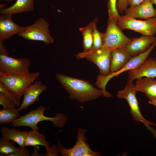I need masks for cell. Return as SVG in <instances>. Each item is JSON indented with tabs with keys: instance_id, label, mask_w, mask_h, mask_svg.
Masks as SVG:
<instances>
[{
	"instance_id": "obj_1",
	"label": "cell",
	"mask_w": 156,
	"mask_h": 156,
	"mask_svg": "<svg viewBox=\"0 0 156 156\" xmlns=\"http://www.w3.org/2000/svg\"><path fill=\"white\" fill-rule=\"evenodd\" d=\"M55 77L69 94V97L83 103L97 99L103 94L101 89H97L89 82L57 73Z\"/></svg>"
},
{
	"instance_id": "obj_2",
	"label": "cell",
	"mask_w": 156,
	"mask_h": 156,
	"mask_svg": "<svg viewBox=\"0 0 156 156\" xmlns=\"http://www.w3.org/2000/svg\"><path fill=\"white\" fill-rule=\"evenodd\" d=\"M47 108L40 106L36 109L30 110L26 114L20 116L12 123L11 126L14 127L27 126L32 129H39L37 125L40 122L49 121L52 122L54 127L56 128L63 127L66 125L68 118L64 114L56 113L53 117H51L44 115V111Z\"/></svg>"
},
{
	"instance_id": "obj_3",
	"label": "cell",
	"mask_w": 156,
	"mask_h": 156,
	"mask_svg": "<svg viewBox=\"0 0 156 156\" xmlns=\"http://www.w3.org/2000/svg\"><path fill=\"white\" fill-rule=\"evenodd\" d=\"M39 72L23 75L0 76L2 83L15 95L20 103L21 98L27 88L38 77Z\"/></svg>"
},
{
	"instance_id": "obj_4",
	"label": "cell",
	"mask_w": 156,
	"mask_h": 156,
	"mask_svg": "<svg viewBox=\"0 0 156 156\" xmlns=\"http://www.w3.org/2000/svg\"><path fill=\"white\" fill-rule=\"evenodd\" d=\"M117 24L122 30L130 29L142 35L154 36L156 34V17L142 21L124 15L120 16Z\"/></svg>"
},
{
	"instance_id": "obj_5",
	"label": "cell",
	"mask_w": 156,
	"mask_h": 156,
	"mask_svg": "<svg viewBox=\"0 0 156 156\" xmlns=\"http://www.w3.org/2000/svg\"><path fill=\"white\" fill-rule=\"evenodd\" d=\"M111 50L103 46L99 49L78 53V59L85 58L94 63L99 68L100 75L107 76L110 73Z\"/></svg>"
},
{
	"instance_id": "obj_6",
	"label": "cell",
	"mask_w": 156,
	"mask_h": 156,
	"mask_svg": "<svg viewBox=\"0 0 156 156\" xmlns=\"http://www.w3.org/2000/svg\"><path fill=\"white\" fill-rule=\"evenodd\" d=\"M30 64V60L26 58H16L0 54V76L28 73Z\"/></svg>"
},
{
	"instance_id": "obj_7",
	"label": "cell",
	"mask_w": 156,
	"mask_h": 156,
	"mask_svg": "<svg viewBox=\"0 0 156 156\" xmlns=\"http://www.w3.org/2000/svg\"><path fill=\"white\" fill-rule=\"evenodd\" d=\"M49 26L48 22L40 17L31 25L27 26L26 29L18 35L26 40L41 41L49 44L54 42V39L50 35Z\"/></svg>"
},
{
	"instance_id": "obj_8",
	"label": "cell",
	"mask_w": 156,
	"mask_h": 156,
	"mask_svg": "<svg viewBox=\"0 0 156 156\" xmlns=\"http://www.w3.org/2000/svg\"><path fill=\"white\" fill-rule=\"evenodd\" d=\"M86 129H79L77 132V140L75 145L72 148H64L59 141L57 146L58 152L62 156H99V153L92 150L86 142Z\"/></svg>"
},
{
	"instance_id": "obj_9",
	"label": "cell",
	"mask_w": 156,
	"mask_h": 156,
	"mask_svg": "<svg viewBox=\"0 0 156 156\" xmlns=\"http://www.w3.org/2000/svg\"><path fill=\"white\" fill-rule=\"evenodd\" d=\"M137 92L133 81H129L127 82L124 89L118 92L117 96L119 99H124L127 101L130 108L132 117L135 121L143 123L145 126L147 125L156 126V124L146 119L141 114L136 96Z\"/></svg>"
},
{
	"instance_id": "obj_10",
	"label": "cell",
	"mask_w": 156,
	"mask_h": 156,
	"mask_svg": "<svg viewBox=\"0 0 156 156\" xmlns=\"http://www.w3.org/2000/svg\"><path fill=\"white\" fill-rule=\"evenodd\" d=\"M117 22L108 18L106 30L104 33V46L111 50L119 48H125L131 39L124 34Z\"/></svg>"
},
{
	"instance_id": "obj_11",
	"label": "cell",
	"mask_w": 156,
	"mask_h": 156,
	"mask_svg": "<svg viewBox=\"0 0 156 156\" xmlns=\"http://www.w3.org/2000/svg\"><path fill=\"white\" fill-rule=\"evenodd\" d=\"M156 45V42L153 43L145 52L138 55L132 57L129 61L120 70L113 73L109 74L106 76L99 75L96 82L98 88L102 90L103 93H107L105 90L106 85L108 81L112 78L118 76L121 73L130 70L135 69L138 68L141 64L147 58L151 51Z\"/></svg>"
},
{
	"instance_id": "obj_12",
	"label": "cell",
	"mask_w": 156,
	"mask_h": 156,
	"mask_svg": "<svg viewBox=\"0 0 156 156\" xmlns=\"http://www.w3.org/2000/svg\"><path fill=\"white\" fill-rule=\"evenodd\" d=\"M13 14H1L0 16V41L8 40L14 35L25 30L27 26L21 27L12 20Z\"/></svg>"
},
{
	"instance_id": "obj_13",
	"label": "cell",
	"mask_w": 156,
	"mask_h": 156,
	"mask_svg": "<svg viewBox=\"0 0 156 156\" xmlns=\"http://www.w3.org/2000/svg\"><path fill=\"white\" fill-rule=\"evenodd\" d=\"M47 89L46 85L40 81H37L30 85L23 93L22 103L18 108L19 111L27 109L30 105L38 101L40 95Z\"/></svg>"
},
{
	"instance_id": "obj_14",
	"label": "cell",
	"mask_w": 156,
	"mask_h": 156,
	"mask_svg": "<svg viewBox=\"0 0 156 156\" xmlns=\"http://www.w3.org/2000/svg\"><path fill=\"white\" fill-rule=\"evenodd\" d=\"M150 0H144L140 5L130 6L125 11L124 15L134 18L145 20L156 17V8Z\"/></svg>"
},
{
	"instance_id": "obj_15",
	"label": "cell",
	"mask_w": 156,
	"mask_h": 156,
	"mask_svg": "<svg viewBox=\"0 0 156 156\" xmlns=\"http://www.w3.org/2000/svg\"><path fill=\"white\" fill-rule=\"evenodd\" d=\"M127 82L143 77H156V60L152 57L147 58L137 68L128 71Z\"/></svg>"
},
{
	"instance_id": "obj_16",
	"label": "cell",
	"mask_w": 156,
	"mask_h": 156,
	"mask_svg": "<svg viewBox=\"0 0 156 156\" xmlns=\"http://www.w3.org/2000/svg\"><path fill=\"white\" fill-rule=\"evenodd\" d=\"M156 42V37L142 35L138 38H132L126 45L125 49L132 57L146 51L150 46Z\"/></svg>"
},
{
	"instance_id": "obj_17",
	"label": "cell",
	"mask_w": 156,
	"mask_h": 156,
	"mask_svg": "<svg viewBox=\"0 0 156 156\" xmlns=\"http://www.w3.org/2000/svg\"><path fill=\"white\" fill-rule=\"evenodd\" d=\"M110 73L118 72L129 61L132 56L124 48H119L111 50Z\"/></svg>"
},
{
	"instance_id": "obj_18",
	"label": "cell",
	"mask_w": 156,
	"mask_h": 156,
	"mask_svg": "<svg viewBox=\"0 0 156 156\" xmlns=\"http://www.w3.org/2000/svg\"><path fill=\"white\" fill-rule=\"evenodd\" d=\"M135 86L137 92L144 93L148 100L156 99V79L145 77L137 79Z\"/></svg>"
},
{
	"instance_id": "obj_19",
	"label": "cell",
	"mask_w": 156,
	"mask_h": 156,
	"mask_svg": "<svg viewBox=\"0 0 156 156\" xmlns=\"http://www.w3.org/2000/svg\"><path fill=\"white\" fill-rule=\"evenodd\" d=\"M0 131L3 138L16 143L20 147H25V143L28 133L27 131H22L18 129L9 128L6 126L1 127Z\"/></svg>"
},
{
	"instance_id": "obj_20",
	"label": "cell",
	"mask_w": 156,
	"mask_h": 156,
	"mask_svg": "<svg viewBox=\"0 0 156 156\" xmlns=\"http://www.w3.org/2000/svg\"><path fill=\"white\" fill-rule=\"evenodd\" d=\"M34 0H17L10 7L0 10V14H17L33 11Z\"/></svg>"
},
{
	"instance_id": "obj_21",
	"label": "cell",
	"mask_w": 156,
	"mask_h": 156,
	"mask_svg": "<svg viewBox=\"0 0 156 156\" xmlns=\"http://www.w3.org/2000/svg\"><path fill=\"white\" fill-rule=\"evenodd\" d=\"M99 18L96 17L87 26L80 28L79 30L83 38V44L84 52H87L92 49L93 43V31Z\"/></svg>"
},
{
	"instance_id": "obj_22",
	"label": "cell",
	"mask_w": 156,
	"mask_h": 156,
	"mask_svg": "<svg viewBox=\"0 0 156 156\" xmlns=\"http://www.w3.org/2000/svg\"><path fill=\"white\" fill-rule=\"evenodd\" d=\"M38 130L31 129L28 132L25 143V146L41 145L44 146L46 149L49 147V143L44 135L39 132Z\"/></svg>"
},
{
	"instance_id": "obj_23",
	"label": "cell",
	"mask_w": 156,
	"mask_h": 156,
	"mask_svg": "<svg viewBox=\"0 0 156 156\" xmlns=\"http://www.w3.org/2000/svg\"><path fill=\"white\" fill-rule=\"evenodd\" d=\"M18 108H4L0 110V124L12 122L20 116Z\"/></svg>"
},
{
	"instance_id": "obj_24",
	"label": "cell",
	"mask_w": 156,
	"mask_h": 156,
	"mask_svg": "<svg viewBox=\"0 0 156 156\" xmlns=\"http://www.w3.org/2000/svg\"><path fill=\"white\" fill-rule=\"evenodd\" d=\"M14 142L3 138L0 139V156H8L15 152L18 149L15 145Z\"/></svg>"
},
{
	"instance_id": "obj_25",
	"label": "cell",
	"mask_w": 156,
	"mask_h": 156,
	"mask_svg": "<svg viewBox=\"0 0 156 156\" xmlns=\"http://www.w3.org/2000/svg\"><path fill=\"white\" fill-rule=\"evenodd\" d=\"M117 0H108L107 3L108 18L117 22L120 16L117 8Z\"/></svg>"
},
{
	"instance_id": "obj_26",
	"label": "cell",
	"mask_w": 156,
	"mask_h": 156,
	"mask_svg": "<svg viewBox=\"0 0 156 156\" xmlns=\"http://www.w3.org/2000/svg\"><path fill=\"white\" fill-rule=\"evenodd\" d=\"M103 36L104 33L99 32L96 26H95L93 31V43L91 50L96 49L104 46Z\"/></svg>"
},
{
	"instance_id": "obj_27",
	"label": "cell",
	"mask_w": 156,
	"mask_h": 156,
	"mask_svg": "<svg viewBox=\"0 0 156 156\" xmlns=\"http://www.w3.org/2000/svg\"><path fill=\"white\" fill-rule=\"evenodd\" d=\"M0 92L8 98L18 108L20 105L19 103L14 94L2 83L0 81Z\"/></svg>"
},
{
	"instance_id": "obj_28",
	"label": "cell",
	"mask_w": 156,
	"mask_h": 156,
	"mask_svg": "<svg viewBox=\"0 0 156 156\" xmlns=\"http://www.w3.org/2000/svg\"><path fill=\"white\" fill-rule=\"evenodd\" d=\"M0 105L3 108H15L16 105L7 96L0 92Z\"/></svg>"
},
{
	"instance_id": "obj_29",
	"label": "cell",
	"mask_w": 156,
	"mask_h": 156,
	"mask_svg": "<svg viewBox=\"0 0 156 156\" xmlns=\"http://www.w3.org/2000/svg\"><path fill=\"white\" fill-rule=\"evenodd\" d=\"M30 151L28 149L24 148H18L14 152L9 155L8 156H29Z\"/></svg>"
},
{
	"instance_id": "obj_30",
	"label": "cell",
	"mask_w": 156,
	"mask_h": 156,
	"mask_svg": "<svg viewBox=\"0 0 156 156\" xmlns=\"http://www.w3.org/2000/svg\"><path fill=\"white\" fill-rule=\"evenodd\" d=\"M128 4L127 0H118L117 8L118 12L122 14L127 8Z\"/></svg>"
},
{
	"instance_id": "obj_31",
	"label": "cell",
	"mask_w": 156,
	"mask_h": 156,
	"mask_svg": "<svg viewBox=\"0 0 156 156\" xmlns=\"http://www.w3.org/2000/svg\"><path fill=\"white\" fill-rule=\"evenodd\" d=\"M46 150L47 151V154L44 156H58V152L57 146L56 145H52Z\"/></svg>"
},
{
	"instance_id": "obj_32",
	"label": "cell",
	"mask_w": 156,
	"mask_h": 156,
	"mask_svg": "<svg viewBox=\"0 0 156 156\" xmlns=\"http://www.w3.org/2000/svg\"><path fill=\"white\" fill-rule=\"evenodd\" d=\"M128 5L130 6L138 5L140 4L144 0H127Z\"/></svg>"
},
{
	"instance_id": "obj_33",
	"label": "cell",
	"mask_w": 156,
	"mask_h": 156,
	"mask_svg": "<svg viewBox=\"0 0 156 156\" xmlns=\"http://www.w3.org/2000/svg\"><path fill=\"white\" fill-rule=\"evenodd\" d=\"M3 42L0 41V54L8 55L6 48L3 44Z\"/></svg>"
},
{
	"instance_id": "obj_34",
	"label": "cell",
	"mask_w": 156,
	"mask_h": 156,
	"mask_svg": "<svg viewBox=\"0 0 156 156\" xmlns=\"http://www.w3.org/2000/svg\"><path fill=\"white\" fill-rule=\"evenodd\" d=\"M147 130L152 134L153 137L156 139V130L150 125L146 126Z\"/></svg>"
},
{
	"instance_id": "obj_35",
	"label": "cell",
	"mask_w": 156,
	"mask_h": 156,
	"mask_svg": "<svg viewBox=\"0 0 156 156\" xmlns=\"http://www.w3.org/2000/svg\"><path fill=\"white\" fill-rule=\"evenodd\" d=\"M148 102L149 103L156 106V99L151 100H148Z\"/></svg>"
},
{
	"instance_id": "obj_36",
	"label": "cell",
	"mask_w": 156,
	"mask_h": 156,
	"mask_svg": "<svg viewBox=\"0 0 156 156\" xmlns=\"http://www.w3.org/2000/svg\"><path fill=\"white\" fill-rule=\"evenodd\" d=\"M7 4H0V10H2L4 8H5Z\"/></svg>"
},
{
	"instance_id": "obj_37",
	"label": "cell",
	"mask_w": 156,
	"mask_h": 156,
	"mask_svg": "<svg viewBox=\"0 0 156 156\" xmlns=\"http://www.w3.org/2000/svg\"><path fill=\"white\" fill-rule=\"evenodd\" d=\"M14 0H0V1H6L7 2H12V1H14Z\"/></svg>"
},
{
	"instance_id": "obj_38",
	"label": "cell",
	"mask_w": 156,
	"mask_h": 156,
	"mask_svg": "<svg viewBox=\"0 0 156 156\" xmlns=\"http://www.w3.org/2000/svg\"><path fill=\"white\" fill-rule=\"evenodd\" d=\"M153 3L155 4L156 5V0H150Z\"/></svg>"
},
{
	"instance_id": "obj_39",
	"label": "cell",
	"mask_w": 156,
	"mask_h": 156,
	"mask_svg": "<svg viewBox=\"0 0 156 156\" xmlns=\"http://www.w3.org/2000/svg\"><path fill=\"white\" fill-rule=\"evenodd\" d=\"M155 59L156 60V57H155Z\"/></svg>"
}]
</instances>
